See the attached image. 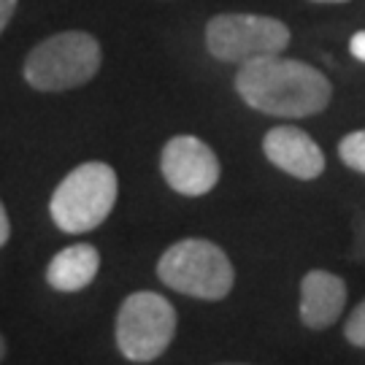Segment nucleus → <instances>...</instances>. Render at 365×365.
Segmentation results:
<instances>
[{
  "label": "nucleus",
  "instance_id": "a211bd4d",
  "mask_svg": "<svg viewBox=\"0 0 365 365\" xmlns=\"http://www.w3.org/2000/svg\"><path fill=\"white\" fill-rule=\"evenodd\" d=\"M314 3H346V0H314Z\"/></svg>",
  "mask_w": 365,
  "mask_h": 365
},
{
  "label": "nucleus",
  "instance_id": "dca6fc26",
  "mask_svg": "<svg viewBox=\"0 0 365 365\" xmlns=\"http://www.w3.org/2000/svg\"><path fill=\"white\" fill-rule=\"evenodd\" d=\"M14 11H16V0H0V33L9 27Z\"/></svg>",
  "mask_w": 365,
  "mask_h": 365
},
{
  "label": "nucleus",
  "instance_id": "9b49d317",
  "mask_svg": "<svg viewBox=\"0 0 365 365\" xmlns=\"http://www.w3.org/2000/svg\"><path fill=\"white\" fill-rule=\"evenodd\" d=\"M339 157L346 168L365 176V130H354L344 135L339 144Z\"/></svg>",
  "mask_w": 365,
  "mask_h": 365
},
{
  "label": "nucleus",
  "instance_id": "f3484780",
  "mask_svg": "<svg viewBox=\"0 0 365 365\" xmlns=\"http://www.w3.org/2000/svg\"><path fill=\"white\" fill-rule=\"evenodd\" d=\"M3 357H6V339L0 336V363H3Z\"/></svg>",
  "mask_w": 365,
  "mask_h": 365
},
{
  "label": "nucleus",
  "instance_id": "1a4fd4ad",
  "mask_svg": "<svg viewBox=\"0 0 365 365\" xmlns=\"http://www.w3.org/2000/svg\"><path fill=\"white\" fill-rule=\"evenodd\" d=\"M346 309V282L339 274L314 268L300 279V322L309 330H327Z\"/></svg>",
  "mask_w": 365,
  "mask_h": 365
},
{
  "label": "nucleus",
  "instance_id": "7ed1b4c3",
  "mask_svg": "<svg viewBox=\"0 0 365 365\" xmlns=\"http://www.w3.org/2000/svg\"><path fill=\"white\" fill-rule=\"evenodd\" d=\"M165 287L197 300H222L235 284V268L225 249L209 238H184L170 244L157 260Z\"/></svg>",
  "mask_w": 365,
  "mask_h": 365
},
{
  "label": "nucleus",
  "instance_id": "423d86ee",
  "mask_svg": "<svg viewBox=\"0 0 365 365\" xmlns=\"http://www.w3.org/2000/svg\"><path fill=\"white\" fill-rule=\"evenodd\" d=\"M289 27L262 14H217L206 25V46L222 63L244 66L282 54L289 46Z\"/></svg>",
  "mask_w": 365,
  "mask_h": 365
},
{
  "label": "nucleus",
  "instance_id": "f03ea898",
  "mask_svg": "<svg viewBox=\"0 0 365 365\" xmlns=\"http://www.w3.org/2000/svg\"><path fill=\"white\" fill-rule=\"evenodd\" d=\"M101 63L103 52L95 36L66 30L33 46L22 66V76L38 92H66L92 81L101 71Z\"/></svg>",
  "mask_w": 365,
  "mask_h": 365
},
{
  "label": "nucleus",
  "instance_id": "ddd939ff",
  "mask_svg": "<svg viewBox=\"0 0 365 365\" xmlns=\"http://www.w3.org/2000/svg\"><path fill=\"white\" fill-rule=\"evenodd\" d=\"M352 257L357 262H365V220L357 222V238H354Z\"/></svg>",
  "mask_w": 365,
  "mask_h": 365
},
{
  "label": "nucleus",
  "instance_id": "2eb2a0df",
  "mask_svg": "<svg viewBox=\"0 0 365 365\" xmlns=\"http://www.w3.org/2000/svg\"><path fill=\"white\" fill-rule=\"evenodd\" d=\"M9 238H11V222H9V211L0 200V249L9 244Z\"/></svg>",
  "mask_w": 365,
  "mask_h": 365
},
{
  "label": "nucleus",
  "instance_id": "6e6552de",
  "mask_svg": "<svg viewBox=\"0 0 365 365\" xmlns=\"http://www.w3.org/2000/svg\"><path fill=\"white\" fill-rule=\"evenodd\" d=\"M262 152L276 168L300 182L319 179L325 170V155H322L319 144L295 125L271 128L262 138Z\"/></svg>",
  "mask_w": 365,
  "mask_h": 365
},
{
  "label": "nucleus",
  "instance_id": "6ab92c4d",
  "mask_svg": "<svg viewBox=\"0 0 365 365\" xmlns=\"http://www.w3.org/2000/svg\"><path fill=\"white\" fill-rule=\"evenodd\" d=\"M217 365H247V363H217Z\"/></svg>",
  "mask_w": 365,
  "mask_h": 365
},
{
  "label": "nucleus",
  "instance_id": "0eeeda50",
  "mask_svg": "<svg viewBox=\"0 0 365 365\" xmlns=\"http://www.w3.org/2000/svg\"><path fill=\"white\" fill-rule=\"evenodd\" d=\"M160 170L170 190L184 197L206 195L220 182V160L197 135H173L163 146Z\"/></svg>",
  "mask_w": 365,
  "mask_h": 365
},
{
  "label": "nucleus",
  "instance_id": "f257e3e1",
  "mask_svg": "<svg viewBox=\"0 0 365 365\" xmlns=\"http://www.w3.org/2000/svg\"><path fill=\"white\" fill-rule=\"evenodd\" d=\"M235 92L249 108L282 119L322 114L333 101V84L322 71L282 54L244 63L235 73Z\"/></svg>",
  "mask_w": 365,
  "mask_h": 365
},
{
  "label": "nucleus",
  "instance_id": "4468645a",
  "mask_svg": "<svg viewBox=\"0 0 365 365\" xmlns=\"http://www.w3.org/2000/svg\"><path fill=\"white\" fill-rule=\"evenodd\" d=\"M349 52H352L354 60L365 63V30H357L352 38H349Z\"/></svg>",
  "mask_w": 365,
  "mask_h": 365
},
{
  "label": "nucleus",
  "instance_id": "20e7f679",
  "mask_svg": "<svg viewBox=\"0 0 365 365\" xmlns=\"http://www.w3.org/2000/svg\"><path fill=\"white\" fill-rule=\"evenodd\" d=\"M117 173L106 163H81L57 184L49 200V214L63 233L78 235L101 227L117 206Z\"/></svg>",
  "mask_w": 365,
  "mask_h": 365
},
{
  "label": "nucleus",
  "instance_id": "f8f14e48",
  "mask_svg": "<svg viewBox=\"0 0 365 365\" xmlns=\"http://www.w3.org/2000/svg\"><path fill=\"white\" fill-rule=\"evenodd\" d=\"M344 339L357 349H365V300L357 303L344 322Z\"/></svg>",
  "mask_w": 365,
  "mask_h": 365
},
{
  "label": "nucleus",
  "instance_id": "9d476101",
  "mask_svg": "<svg viewBox=\"0 0 365 365\" xmlns=\"http://www.w3.org/2000/svg\"><path fill=\"white\" fill-rule=\"evenodd\" d=\"M101 271V252L92 244H71L46 265V284L57 292H81Z\"/></svg>",
  "mask_w": 365,
  "mask_h": 365
},
{
  "label": "nucleus",
  "instance_id": "39448f33",
  "mask_svg": "<svg viewBox=\"0 0 365 365\" xmlns=\"http://www.w3.org/2000/svg\"><path fill=\"white\" fill-rule=\"evenodd\" d=\"M176 309L165 295L138 289L122 300L117 314V346L130 363H152L168 352L176 336Z\"/></svg>",
  "mask_w": 365,
  "mask_h": 365
}]
</instances>
